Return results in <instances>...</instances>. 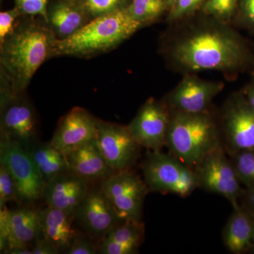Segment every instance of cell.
Here are the masks:
<instances>
[{
	"label": "cell",
	"instance_id": "6da1fadb",
	"mask_svg": "<svg viewBox=\"0 0 254 254\" xmlns=\"http://www.w3.org/2000/svg\"><path fill=\"white\" fill-rule=\"evenodd\" d=\"M58 38L46 21L27 20L0 45L1 78L16 93H25L35 73L53 58Z\"/></svg>",
	"mask_w": 254,
	"mask_h": 254
},
{
	"label": "cell",
	"instance_id": "7a4b0ae2",
	"mask_svg": "<svg viewBox=\"0 0 254 254\" xmlns=\"http://www.w3.org/2000/svg\"><path fill=\"white\" fill-rule=\"evenodd\" d=\"M177 64L190 71L236 69L248 60L243 42L223 28L196 32L179 42L173 50Z\"/></svg>",
	"mask_w": 254,
	"mask_h": 254
},
{
	"label": "cell",
	"instance_id": "3957f363",
	"mask_svg": "<svg viewBox=\"0 0 254 254\" xmlns=\"http://www.w3.org/2000/svg\"><path fill=\"white\" fill-rule=\"evenodd\" d=\"M141 24L126 8L92 18L72 36L58 39L53 57H86L108 51L129 38Z\"/></svg>",
	"mask_w": 254,
	"mask_h": 254
},
{
	"label": "cell",
	"instance_id": "277c9868",
	"mask_svg": "<svg viewBox=\"0 0 254 254\" xmlns=\"http://www.w3.org/2000/svg\"><path fill=\"white\" fill-rule=\"evenodd\" d=\"M218 127L208 113L170 110L166 146L171 154L195 169L209 152L221 144Z\"/></svg>",
	"mask_w": 254,
	"mask_h": 254
},
{
	"label": "cell",
	"instance_id": "5b68a950",
	"mask_svg": "<svg viewBox=\"0 0 254 254\" xmlns=\"http://www.w3.org/2000/svg\"><path fill=\"white\" fill-rule=\"evenodd\" d=\"M143 180L149 190L185 198L198 188L194 169L177 157L160 150H148L141 165Z\"/></svg>",
	"mask_w": 254,
	"mask_h": 254
},
{
	"label": "cell",
	"instance_id": "8992f818",
	"mask_svg": "<svg viewBox=\"0 0 254 254\" xmlns=\"http://www.w3.org/2000/svg\"><path fill=\"white\" fill-rule=\"evenodd\" d=\"M0 110L1 136L26 150L38 142L36 111L24 93H15L9 84L1 82Z\"/></svg>",
	"mask_w": 254,
	"mask_h": 254
},
{
	"label": "cell",
	"instance_id": "52a82bcc",
	"mask_svg": "<svg viewBox=\"0 0 254 254\" xmlns=\"http://www.w3.org/2000/svg\"><path fill=\"white\" fill-rule=\"evenodd\" d=\"M0 163L5 165L12 175L18 203L31 205L43 198L46 182L28 150L1 135Z\"/></svg>",
	"mask_w": 254,
	"mask_h": 254
},
{
	"label": "cell",
	"instance_id": "ba28073f",
	"mask_svg": "<svg viewBox=\"0 0 254 254\" xmlns=\"http://www.w3.org/2000/svg\"><path fill=\"white\" fill-rule=\"evenodd\" d=\"M222 143L209 152L195 167L198 188L225 198L232 207L240 205L244 189Z\"/></svg>",
	"mask_w": 254,
	"mask_h": 254
},
{
	"label": "cell",
	"instance_id": "9c48e42d",
	"mask_svg": "<svg viewBox=\"0 0 254 254\" xmlns=\"http://www.w3.org/2000/svg\"><path fill=\"white\" fill-rule=\"evenodd\" d=\"M100 187L122 220L141 222L145 195L149 191L144 180L125 170L114 173Z\"/></svg>",
	"mask_w": 254,
	"mask_h": 254
},
{
	"label": "cell",
	"instance_id": "30bf717a",
	"mask_svg": "<svg viewBox=\"0 0 254 254\" xmlns=\"http://www.w3.org/2000/svg\"><path fill=\"white\" fill-rule=\"evenodd\" d=\"M222 133L229 155L254 150V112L245 95H235L227 103L222 115Z\"/></svg>",
	"mask_w": 254,
	"mask_h": 254
},
{
	"label": "cell",
	"instance_id": "8fae6325",
	"mask_svg": "<svg viewBox=\"0 0 254 254\" xmlns=\"http://www.w3.org/2000/svg\"><path fill=\"white\" fill-rule=\"evenodd\" d=\"M97 142L108 165L115 173L129 170L136 163L141 146L128 126L99 120Z\"/></svg>",
	"mask_w": 254,
	"mask_h": 254
},
{
	"label": "cell",
	"instance_id": "7c38bea8",
	"mask_svg": "<svg viewBox=\"0 0 254 254\" xmlns=\"http://www.w3.org/2000/svg\"><path fill=\"white\" fill-rule=\"evenodd\" d=\"M170 121L168 105L150 98L141 107L128 128L141 148L160 150L166 146Z\"/></svg>",
	"mask_w": 254,
	"mask_h": 254
},
{
	"label": "cell",
	"instance_id": "4fadbf2b",
	"mask_svg": "<svg viewBox=\"0 0 254 254\" xmlns=\"http://www.w3.org/2000/svg\"><path fill=\"white\" fill-rule=\"evenodd\" d=\"M98 123L88 110L75 107L60 120L50 142L68 154L96 138Z\"/></svg>",
	"mask_w": 254,
	"mask_h": 254
},
{
	"label": "cell",
	"instance_id": "5bb4252c",
	"mask_svg": "<svg viewBox=\"0 0 254 254\" xmlns=\"http://www.w3.org/2000/svg\"><path fill=\"white\" fill-rule=\"evenodd\" d=\"M74 218L92 236L100 240L113 227L125 222L120 218L100 187L90 189L76 209Z\"/></svg>",
	"mask_w": 254,
	"mask_h": 254
},
{
	"label": "cell",
	"instance_id": "9a60e30c",
	"mask_svg": "<svg viewBox=\"0 0 254 254\" xmlns=\"http://www.w3.org/2000/svg\"><path fill=\"white\" fill-rule=\"evenodd\" d=\"M223 83L187 76L168 98L170 110L187 113H207L213 98L222 91Z\"/></svg>",
	"mask_w": 254,
	"mask_h": 254
},
{
	"label": "cell",
	"instance_id": "2e32d148",
	"mask_svg": "<svg viewBox=\"0 0 254 254\" xmlns=\"http://www.w3.org/2000/svg\"><path fill=\"white\" fill-rule=\"evenodd\" d=\"M89 186V182L84 179L67 171L47 182L43 198L48 206L74 215Z\"/></svg>",
	"mask_w": 254,
	"mask_h": 254
},
{
	"label": "cell",
	"instance_id": "e0dca14e",
	"mask_svg": "<svg viewBox=\"0 0 254 254\" xmlns=\"http://www.w3.org/2000/svg\"><path fill=\"white\" fill-rule=\"evenodd\" d=\"M66 156L68 171L89 183H101L115 173L102 153L96 138L72 150Z\"/></svg>",
	"mask_w": 254,
	"mask_h": 254
},
{
	"label": "cell",
	"instance_id": "ac0fdd59",
	"mask_svg": "<svg viewBox=\"0 0 254 254\" xmlns=\"http://www.w3.org/2000/svg\"><path fill=\"white\" fill-rule=\"evenodd\" d=\"M91 20L78 0H56L48 6L47 23L58 39L72 36Z\"/></svg>",
	"mask_w": 254,
	"mask_h": 254
},
{
	"label": "cell",
	"instance_id": "d6986e66",
	"mask_svg": "<svg viewBox=\"0 0 254 254\" xmlns=\"http://www.w3.org/2000/svg\"><path fill=\"white\" fill-rule=\"evenodd\" d=\"M42 237L41 210L25 205L10 210L7 250L16 247H28Z\"/></svg>",
	"mask_w": 254,
	"mask_h": 254
},
{
	"label": "cell",
	"instance_id": "ffe728a7",
	"mask_svg": "<svg viewBox=\"0 0 254 254\" xmlns=\"http://www.w3.org/2000/svg\"><path fill=\"white\" fill-rule=\"evenodd\" d=\"M74 215L48 206L41 210L42 237L55 248L66 254L78 236L73 230Z\"/></svg>",
	"mask_w": 254,
	"mask_h": 254
},
{
	"label": "cell",
	"instance_id": "44dd1931",
	"mask_svg": "<svg viewBox=\"0 0 254 254\" xmlns=\"http://www.w3.org/2000/svg\"><path fill=\"white\" fill-rule=\"evenodd\" d=\"M222 236L224 245L230 253H249L254 245V217L240 204L233 207Z\"/></svg>",
	"mask_w": 254,
	"mask_h": 254
},
{
	"label": "cell",
	"instance_id": "7402d4cb",
	"mask_svg": "<svg viewBox=\"0 0 254 254\" xmlns=\"http://www.w3.org/2000/svg\"><path fill=\"white\" fill-rule=\"evenodd\" d=\"M144 237L141 222L125 221L110 230L100 240L99 253L135 254L138 252Z\"/></svg>",
	"mask_w": 254,
	"mask_h": 254
},
{
	"label": "cell",
	"instance_id": "603a6c76",
	"mask_svg": "<svg viewBox=\"0 0 254 254\" xmlns=\"http://www.w3.org/2000/svg\"><path fill=\"white\" fill-rule=\"evenodd\" d=\"M27 150L36 164L46 184L58 175L68 171L66 155L51 142H37Z\"/></svg>",
	"mask_w": 254,
	"mask_h": 254
},
{
	"label": "cell",
	"instance_id": "cb8c5ba5",
	"mask_svg": "<svg viewBox=\"0 0 254 254\" xmlns=\"http://www.w3.org/2000/svg\"><path fill=\"white\" fill-rule=\"evenodd\" d=\"M167 6L164 0H132L125 8L130 16L143 26L158 18Z\"/></svg>",
	"mask_w": 254,
	"mask_h": 254
},
{
	"label": "cell",
	"instance_id": "d4e9b609",
	"mask_svg": "<svg viewBox=\"0 0 254 254\" xmlns=\"http://www.w3.org/2000/svg\"><path fill=\"white\" fill-rule=\"evenodd\" d=\"M230 155L241 184L245 187L254 186V150H242Z\"/></svg>",
	"mask_w": 254,
	"mask_h": 254
},
{
	"label": "cell",
	"instance_id": "484cf974",
	"mask_svg": "<svg viewBox=\"0 0 254 254\" xmlns=\"http://www.w3.org/2000/svg\"><path fill=\"white\" fill-rule=\"evenodd\" d=\"M92 18L124 9L126 0H78Z\"/></svg>",
	"mask_w": 254,
	"mask_h": 254
},
{
	"label": "cell",
	"instance_id": "4316f807",
	"mask_svg": "<svg viewBox=\"0 0 254 254\" xmlns=\"http://www.w3.org/2000/svg\"><path fill=\"white\" fill-rule=\"evenodd\" d=\"M10 201L18 202L16 185L9 170L0 163V208Z\"/></svg>",
	"mask_w": 254,
	"mask_h": 254
},
{
	"label": "cell",
	"instance_id": "83f0119b",
	"mask_svg": "<svg viewBox=\"0 0 254 254\" xmlns=\"http://www.w3.org/2000/svg\"><path fill=\"white\" fill-rule=\"evenodd\" d=\"M50 0H14L15 6L23 16H40L46 21Z\"/></svg>",
	"mask_w": 254,
	"mask_h": 254
},
{
	"label": "cell",
	"instance_id": "f1b7e54d",
	"mask_svg": "<svg viewBox=\"0 0 254 254\" xmlns=\"http://www.w3.org/2000/svg\"><path fill=\"white\" fill-rule=\"evenodd\" d=\"M239 0H207L204 5L206 14L213 15L220 19L225 20L230 18L233 14Z\"/></svg>",
	"mask_w": 254,
	"mask_h": 254
},
{
	"label": "cell",
	"instance_id": "f546056e",
	"mask_svg": "<svg viewBox=\"0 0 254 254\" xmlns=\"http://www.w3.org/2000/svg\"><path fill=\"white\" fill-rule=\"evenodd\" d=\"M23 16L16 6L12 9L0 12V45L14 31L16 20Z\"/></svg>",
	"mask_w": 254,
	"mask_h": 254
},
{
	"label": "cell",
	"instance_id": "4dcf8cb0",
	"mask_svg": "<svg viewBox=\"0 0 254 254\" xmlns=\"http://www.w3.org/2000/svg\"><path fill=\"white\" fill-rule=\"evenodd\" d=\"M205 0H175L170 10V20H175L191 13Z\"/></svg>",
	"mask_w": 254,
	"mask_h": 254
},
{
	"label": "cell",
	"instance_id": "1f68e13d",
	"mask_svg": "<svg viewBox=\"0 0 254 254\" xmlns=\"http://www.w3.org/2000/svg\"><path fill=\"white\" fill-rule=\"evenodd\" d=\"M99 253V248L88 239L78 236L73 245L66 252L68 254H96Z\"/></svg>",
	"mask_w": 254,
	"mask_h": 254
},
{
	"label": "cell",
	"instance_id": "d6a6232c",
	"mask_svg": "<svg viewBox=\"0 0 254 254\" xmlns=\"http://www.w3.org/2000/svg\"><path fill=\"white\" fill-rule=\"evenodd\" d=\"M9 213L10 210L6 205L0 208V250L4 254H6L7 250Z\"/></svg>",
	"mask_w": 254,
	"mask_h": 254
},
{
	"label": "cell",
	"instance_id": "836d02e7",
	"mask_svg": "<svg viewBox=\"0 0 254 254\" xmlns=\"http://www.w3.org/2000/svg\"><path fill=\"white\" fill-rule=\"evenodd\" d=\"M32 254H58L59 251L43 237H40L33 244Z\"/></svg>",
	"mask_w": 254,
	"mask_h": 254
},
{
	"label": "cell",
	"instance_id": "e575fe53",
	"mask_svg": "<svg viewBox=\"0 0 254 254\" xmlns=\"http://www.w3.org/2000/svg\"><path fill=\"white\" fill-rule=\"evenodd\" d=\"M241 14L245 24L254 28V0H242Z\"/></svg>",
	"mask_w": 254,
	"mask_h": 254
},
{
	"label": "cell",
	"instance_id": "d590c367",
	"mask_svg": "<svg viewBox=\"0 0 254 254\" xmlns=\"http://www.w3.org/2000/svg\"><path fill=\"white\" fill-rule=\"evenodd\" d=\"M240 201L241 206L254 217V186L244 189Z\"/></svg>",
	"mask_w": 254,
	"mask_h": 254
},
{
	"label": "cell",
	"instance_id": "8d00e7d4",
	"mask_svg": "<svg viewBox=\"0 0 254 254\" xmlns=\"http://www.w3.org/2000/svg\"><path fill=\"white\" fill-rule=\"evenodd\" d=\"M244 95H245L247 101L248 102L251 108L254 112V83H252L246 88Z\"/></svg>",
	"mask_w": 254,
	"mask_h": 254
},
{
	"label": "cell",
	"instance_id": "74e56055",
	"mask_svg": "<svg viewBox=\"0 0 254 254\" xmlns=\"http://www.w3.org/2000/svg\"><path fill=\"white\" fill-rule=\"evenodd\" d=\"M9 254H32L31 249L28 247H16L8 251Z\"/></svg>",
	"mask_w": 254,
	"mask_h": 254
},
{
	"label": "cell",
	"instance_id": "f35d334b",
	"mask_svg": "<svg viewBox=\"0 0 254 254\" xmlns=\"http://www.w3.org/2000/svg\"><path fill=\"white\" fill-rule=\"evenodd\" d=\"M164 1H165L168 6H172L174 3H175V0H164Z\"/></svg>",
	"mask_w": 254,
	"mask_h": 254
},
{
	"label": "cell",
	"instance_id": "ab89813d",
	"mask_svg": "<svg viewBox=\"0 0 254 254\" xmlns=\"http://www.w3.org/2000/svg\"><path fill=\"white\" fill-rule=\"evenodd\" d=\"M249 254H254V245H253V247H252V249H251V250L250 251V252H249Z\"/></svg>",
	"mask_w": 254,
	"mask_h": 254
},
{
	"label": "cell",
	"instance_id": "60d3db41",
	"mask_svg": "<svg viewBox=\"0 0 254 254\" xmlns=\"http://www.w3.org/2000/svg\"><path fill=\"white\" fill-rule=\"evenodd\" d=\"M3 1V0H1V1Z\"/></svg>",
	"mask_w": 254,
	"mask_h": 254
}]
</instances>
